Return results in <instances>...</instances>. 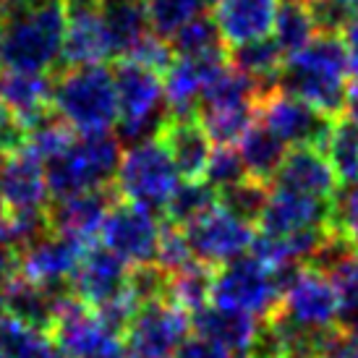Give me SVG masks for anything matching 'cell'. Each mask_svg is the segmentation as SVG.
<instances>
[{"instance_id": "cell-1", "label": "cell", "mask_w": 358, "mask_h": 358, "mask_svg": "<svg viewBox=\"0 0 358 358\" xmlns=\"http://www.w3.org/2000/svg\"><path fill=\"white\" fill-rule=\"evenodd\" d=\"M66 10L60 0H8L0 24V69L48 73L63 55Z\"/></svg>"}, {"instance_id": "cell-2", "label": "cell", "mask_w": 358, "mask_h": 358, "mask_svg": "<svg viewBox=\"0 0 358 358\" xmlns=\"http://www.w3.org/2000/svg\"><path fill=\"white\" fill-rule=\"evenodd\" d=\"M350 87V60L340 34H317L306 48L285 58L278 90L308 102L311 108L338 118L345 110Z\"/></svg>"}, {"instance_id": "cell-3", "label": "cell", "mask_w": 358, "mask_h": 358, "mask_svg": "<svg viewBox=\"0 0 358 358\" xmlns=\"http://www.w3.org/2000/svg\"><path fill=\"white\" fill-rule=\"evenodd\" d=\"M52 113L73 134H108L118 123L113 71L105 63L66 69L52 81Z\"/></svg>"}, {"instance_id": "cell-4", "label": "cell", "mask_w": 358, "mask_h": 358, "mask_svg": "<svg viewBox=\"0 0 358 358\" xmlns=\"http://www.w3.org/2000/svg\"><path fill=\"white\" fill-rule=\"evenodd\" d=\"M120 139L113 134H79L58 157L45 162L52 199L108 189L120 165Z\"/></svg>"}, {"instance_id": "cell-5", "label": "cell", "mask_w": 358, "mask_h": 358, "mask_svg": "<svg viewBox=\"0 0 358 358\" xmlns=\"http://www.w3.org/2000/svg\"><path fill=\"white\" fill-rule=\"evenodd\" d=\"M115 76V97H118V134L129 144L155 139L170 118L162 73L144 69L134 60H120Z\"/></svg>"}, {"instance_id": "cell-6", "label": "cell", "mask_w": 358, "mask_h": 358, "mask_svg": "<svg viewBox=\"0 0 358 358\" xmlns=\"http://www.w3.org/2000/svg\"><path fill=\"white\" fill-rule=\"evenodd\" d=\"M178 183V168L170 157L168 147L157 136L129 144V150L120 155L115 194L126 201L150 209H165Z\"/></svg>"}, {"instance_id": "cell-7", "label": "cell", "mask_w": 358, "mask_h": 358, "mask_svg": "<svg viewBox=\"0 0 358 358\" xmlns=\"http://www.w3.org/2000/svg\"><path fill=\"white\" fill-rule=\"evenodd\" d=\"M280 280L254 254L220 264L212 275V306L241 311L249 317H269L280 303Z\"/></svg>"}, {"instance_id": "cell-8", "label": "cell", "mask_w": 358, "mask_h": 358, "mask_svg": "<svg viewBox=\"0 0 358 358\" xmlns=\"http://www.w3.org/2000/svg\"><path fill=\"white\" fill-rule=\"evenodd\" d=\"M338 314L340 296L332 278L314 267H299L282 282L280 303L269 317L311 332H329L338 329Z\"/></svg>"}, {"instance_id": "cell-9", "label": "cell", "mask_w": 358, "mask_h": 358, "mask_svg": "<svg viewBox=\"0 0 358 358\" xmlns=\"http://www.w3.org/2000/svg\"><path fill=\"white\" fill-rule=\"evenodd\" d=\"M191 317L173 301H152L139 306L123 343L131 358H176L178 348L189 340Z\"/></svg>"}, {"instance_id": "cell-10", "label": "cell", "mask_w": 358, "mask_h": 358, "mask_svg": "<svg viewBox=\"0 0 358 358\" xmlns=\"http://www.w3.org/2000/svg\"><path fill=\"white\" fill-rule=\"evenodd\" d=\"M329 118L308 102L293 97L288 92L275 90L259 100L257 123H262L269 134H275L285 147H319L327 139L332 123Z\"/></svg>"}, {"instance_id": "cell-11", "label": "cell", "mask_w": 358, "mask_h": 358, "mask_svg": "<svg viewBox=\"0 0 358 358\" xmlns=\"http://www.w3.org/2000/svg\"><path fill=\"white\" fill-rule=\"evenodd\" d=\"M183 233L189 238L194 259L207 267H215V264L220 267L249 254L251 243L257 238L251 222L241 220L238 215H233L220 204H215L194 222L183 225Z\"/></svg>"}, {"instance_id": "cell-12", "label": "cell", "mask_w": 358, "mask_h": 358, "mask_svg": "<svg viewBox=\"0 0 358 358\" xmlns=\"http://www.w3.org/2000/svg\"><path fill=\"white\" fill-rule=\"evenodd\" d=\"M159 230H162V222L157 220L155 209L115 199L100 236L113 254H118L126 264L136 267V264L155 262Z\"/></svg>"}, {"instance_id": "cell-13", "label": "cell", "mask_w": 358, "mask_h": 358, "mask_svg": "<svg viewBox=\"0 0 358 358\" xmlns=\"http://www.w3.org/2000/svg\"><path fill=\"white\" fill-rule=\"evenodd\" d=\"M81 254L84 246L50 230L19 249V275L34 285L58 290L63 288V282H71Z\"/></svg>"}, {"instance_id": "cell-14", "label": "cell", "mask_w": 358, "mask_h": 358, "mask_svg": "<svg viewBox=\"0 0 358 358\" xmlns=\"http://www.w3.org/2000/svg\"><path fill=\"white\" fill-rule=\"evenodd\" d=\"M115 199H118V194L110 189H97L87 191V194H76V196H66V199H55L52 204H48L50 230L76 241L79 246L87 249L102 233L105 217H108L110 207L115 204Z\"/></svg>"}, {"instance_id": "cell-15", "label": "cell", "mask_w": 358, "mask_h": 358, "mask_svg": "<svg viewBox=\"0 0 358 358\" xmlns=\"http://www.w3.org/2000/svg\"><path fill=\"white\" fill-rule=\"evenodd\" d=\"M228 66V52L220 55H178L162 73V90L170 115H194L209 81Z\"/></svg>"}, {"instance_id": "cell-16", "label": "cell", "mask_w": 358, "mask_h": 358, "mask_svg": "<svg viewBox=\"0 0 358 358\" xmlns=\"http://www.w3.org/2000/svg\"><path fill=\"white\" fill-rule=\"evenodd\" d=\"M129 288V264L108 246H87L71 278V293L97 308Z\"/></svg>"}, {"instance_id": "cell-17", "label": "cell", "mask_w": 358, "mask_h": 358, "mask_svg": "<svg viewBox=\"0 0 358 358\" xmlns=\"http://www.w3.org/2000/svg\"><path fill=\"white\" fill-rule=\"evenodd\" d=\"M272 186L293 191V194H303V196H314V199L335 201L340 180L329 165L327 155L319 147H293L285 152V157L272 178Z\"/></svg>"}, {"instance_id": "cell-18", "label": "cell", "mask_w": 358, "mask_h": 358, "mask_svg": "<svg viewBox=\"0 0 358 358\" xmlns=\"http://www.w3.org/2000/svg\"><path fill=\"white\" fill-rule=\"evenodd\" d=\"M329 220H332V201L272 186L257 222L262 236H290L306 228L329 225Z\"/></svg>"}, {"instance_id": "cell-19", "label": "cell", "mask_w": 358, "mask_h": 358, "mask_svg": "<svg viewBox=\"0 0 358 358\" xmlns=\"http://www.w3.org/2000/svg\"><path fill=\"white\" fill-rule=\"evenodd\" d=\"M191 327L199 338L215 343L230 358H249L262 335V322L257 317L212 303L191 317Z\"/></svg>"}, {"instance_id": "cell-20", "label": "cell", "mask_w": 358, "mask_h": 358, "mask_svg": "<svg viewBox=\"0 0 358 358\" xmlns=\"http://www.w3.org/2000/svg\"><path fill=\"white\" fill-rule=\"evenodd\" d=\"M0 199L8 212L48 209L50 189L45 165L29 150H19L3 159L0 168Z\"/></svg>"}, {"instance_id": "cell-21", "label": "cell", "mask_w": 358, "mask_h": 358, "mask_svg": "<svg viewBox=\"0 0 358 358\" xmlns=\"http://www.w3.org/2000/svg\"><path fill=\"white\" fill-rule=\"evenodd\" d=\"M157 139L168 147L180 178H204V170H207V162L212 157L215 144H212L209 134L201 126V120L196 118V113L194 115H170Z\"/></svg>"}, {"instance_id": "cell-22", "label": "cell", "mask_w": 358, "mask_h": 358, "mask_svg": "<svg viewBox=\"0 0 358 358\" xmlns=\"http://www.w3.org/2000/svg\"><path fill=\"white\" fill-rule=\"evenodd\" d=\"M280 0H217L215 24L230 48L264 40L275 29Z\"/></svg>"}, {"instance_id": "cell-23", "label": "cell", "mask_w": 358, "mask_h": 358, "mask_svg": "<svg viewBox=\"0 0 358 358\" xmlns=\"http://www.w3.org/2000/svg\"><path fill=\"white\" fill-rule=\"evenodd\" d=\"M0 100L29 131L52 115V79L48 73L6 71L0 79Z\"/></svg>"}, {"instance_id": "cell-24", "label": "cell", "mask_w": 358, "mask_h": 358, "mask_svg": "<svg viewBox=\"0 0 358 358\" xmlns=\"http://www.w3.org/2000/svg\"><path fill=\"white\" fill-rule=\"evenodd\" d=\"M66 40H63V55L60 60L69 69L79 66H102L105 60L113 58V45H110L108 29L102 24L100 10L94 13H76L66 16Z\"/></svg>"}, {"instance_id": "cell-25", "label": "cell", "mask_w": 358, "mask_h": 358, "mask_svg": "<svg viewBox=\"0 0 358 358\" xmlns=\"http://www.w3.org/2000/svg\"><path fill=\"white\" fill-rule=\"evenodd\" d=\"M100 16L113 45V58L123 60L152 31L147 0H102Z\"/></svg>"}, {"instance_id": "cell-26", "label": "cell", "mask_w": 358, "mask_h": 358, "mask_svg": "<svg viewBox=\"0 0 358 358\" xmlns=\"http://www.w3.org/2000/svg\"><path fill=\"white\" fill-rule=\"evenodd\" d=\"M0 293H3V308H6V314L10 319L50 332L55 303H58L63 290L42 288V285H34V282H29L21 275H13L0 288Z\"/></svg>"}, {"instance_id": "cell-27", "label": "cell", "mask_w": 358, "mask_h": 358, "mask_svg": "<svg viewBox=\"0 0 358 358\" xmlns=\"http://www.w3.org/2000/svg\"><path fill=\"white\" fill-rule=\"evenodd\" d=\"M236 150H238L241 162H243V168H246V176H249L251 180L267 186V183H272V178H275V173H278L280 162L285 157L288 147H285L275 134H269L262 123H254V126L241 136V141L236 144Z\"/></svg>"}, {"instance_id": "cell-28", "label": "cell", "mask_w": 358, "mask_h": 358, "mask_svg": "<svg viewBox=\"0 0 358 358\" xmlns=\"http://www.w3.org/2000/svg\"><path fill=\"white\" fill-rule=\"evenodd\" d=\"M230 66L238 69L241 73H246L249 79H254L264 92H275L280 81V71L285 63V55L278 48V42L272 40V34L264 40L246 42L233 48V52L228 55Z\"/></svg>"}, {"instance_id": "cell-29", "label": "cell", "mask_w": 358, "mask_h": 358, "mask_svg": "<svg viewBox=\"0 0 358 358\" xmlns=\"http://www.w3.org/2000/svg\"><path fill=\"white\" fill-rule=\"evenodd\" d=\"M319 34L317 24L311 19V10L303 0H282L272 29V40L278 42L282 55L288 58L301 48H306L308 42Z\"/></svg>"}, {"instance_id": "cell-30", "label": "cell", "mask_w": 358, "mask_h": 358, "mask_svg": "<svg viewBox=\"0 0 358 358\" xmlns=\"http://www.w3.org/2000/svg\"><path fill=\"white\" fill-rule=\"evenodd\" d=\"M212 275L215 269L194 259L191 264L170 275L168 299L178 308H183L189 317H194L212 301Z\"/></svg>"}, {"instance_id": "cell-31", "label": "cell", "mask_w": 358, "mask_h": 358, "mask_svg": "<svg viewBox=\"0 0 358 358\" xmlns=\"http://www.w3.org/2000/svg\"><path fill=\"white\" fill-rule=\"evenodd\" d=\"M329 165L338 180L356 183L358 180V126L348 118H338L329 129L327 139L322 144Z\"/></svg>"}, {"instance_id": "cell-32", "label": "cell", "mask_w": 358, "mask_h": 358, "mask_svg": "<svg viewBox=\"0 0 358 358\" xmlns=\"http://www.w3.org/2000/svg\"><path fill=\"white\" fill-rule=\"evenodd\" d=\"M217 204V191L209 186L204 178L196 180H183L178 183V189L173 191L170 201L165 204V215L173 225H189L196 217H201L204 212Z\"/></svg>"}, {"instance_id": "cell-33", "label": "cell", "mask_w": 358, "mask_h": 358, "mask_svg": "<svg viewBox=\"0 0 358 358\" xmlns=\"http://www.w3.org/2000/svg\"><path fill=\"white\" fill-rule=\"evenodd\" d=\"M168 42L173 52H178V55H220V52H225V42L220 37L217 24L204 13L186 21Z\"/></svg>"}, {"instance_id": "cell-34", "label": "cell", "mask_w": 358, "mask_h": 358, "mask_svg": "<svg viewBox=\"0 0 358 358\" xmlns=\"http://www.w3.org/2000/svg\"><path fill=\"white\" fill-rule=\"evenodd\" d=\"M150 3L152 31L170 40L186 21L201 16L209 6H217V0H147Z\"/></svg>"}, {"instance_id": "cell-35", "label": "cell", "mask_w": 358, "mask_h": 358, "mask_svg": "<svg viewBox=\"0 0 358 358\" xmlns=\"http://www.w3.org/2000/svg\"><path fill=\"white\" fill-rule=\"evenodd\" d=\"M73 136H76V134H73L60 118H55V113H52L50 118H45L42 123H37V126H31V129L27 131V144H24V150H29L31 155L45 165V162H50V159L58 157L60 152L73 141Z\"/></svg>"}, {"instance_id": "cell-36", "label": "cell", "mask_w": 358, "mask_h": 358, "mask_svg": "<svg viewBox=\"0 0 358 358\" xmlns=\"http://www.w3.org/2000/svg\"><path fill=\"white\" fill-rule=\"evenodd\" d=\"M267 186L264 183H257V180H241L230 189L217 191V204L225 207L228 212L238 215L241 220L246 222H257L262 209H264V201H267Z\"/></svg>"}, {"instance_id": "cell-37", "label": "cell", "mask_w": 358, "mask_h": 358, "mask_svg": "<svg viewBox=\"0 0 358 358\" xmlns=\"http://www.w3.org/2000/svg\"><path fill=\"white\" fill-rule=\"evenodd\" d=\"M194 262V251L189 246V238L180 225H173V222H165L162 230H159V241H157V251H155V264L159 269H165L168 275L183 269L186 264Z\"/></svg>"}, {"instance_id": "cell-38", "label": "cell", "mask_w": 358, "mask_h": 358, "mask_svg": "<svg viewBox=\"0 0 358 358\" xmlns=\"http://www.w3.org/2000/svg\"><path fill=\"white\" fill-rule=\"evenodd\" d=\"M246 168L241 162V155L236 147H215L212 150V157L207 162V170H204V180L215 191L230 189L241 180H246Z\"/></svg>"}, {"instance_id": "cell-39", "label": "cell", "mask_w": 358, "mask_h": 358, "mask_svg": "<svg viewBox=\"0 0 358 358\" xmlns=\"http://www.w3.org/2000/svg\"><path fill=\"white\" fill-rule=\"evenodd\" d=\"M129 290L131 296L139 301V306L152 301H168L170 275L157 264H136L134 272H129Z\"/></svg>"}, {"instance_id": "cell-40", "label": "cell", "mask_w": 358, "mask_h": 358, "mask_svg": "<svg viewBox=\"0 0 358 358\" xmlns=\"http://www.w3.org/2000/svg\"><path fill=\"white\" fill-rule=\"evenodd\" d=\"M319 34H338L358 16V0H303Z\"/></svg>"}, {"instance_id": "cell-41", "label": "cell", "mask_w": 358, "mask_h": 358, "mask_svg": "<svg viewBox=\"0 0 358 358\" xmlns=\"http://www.w3.org/2000/svg\"><path fill=\"white\" fill-rule=\"evenodd\" d=\"M329 225L340 233H345L353 243H358V180L345 183V189L338 191V196L332 201Z\"/></svg>"}, {"instance_id": "cell-42", "label": "cell", "mask_w": 358, "mask_h": 358, "mask_svg": "<svg viewBox=\"0 0 358 358\" xmlns=\"http://www.w3.org/2000/svg\"><path fill=\"white\" fill-rule=\"evenodd\" d=\"M123 60H134V63H139V66H144V69L165 73V69L173 63V48H170V42L165 40V37H159V34L150 31V34H147V37H144V40H141Z\"/></svg>"}, {"instance_id": "cell-43", "label": "cell", "mask_w": 358, "mask_h": 358, "mask_svg": "<svg viewBox=\"0 0 358 358\" xmlns=\"http://www.w3.org/2000/svg\"><path fill=\"white\" fill-rule=\"evenodd\" d=\"M27 144V129L10 110L0 105V155H13V152L24 150Z\"/></svg>"}, {"instance_id": "cell-44", "label": "cell", "mask_w": 358, "mask_h": 358, "mask_svg": "<svg viewBox=\"0 0 358 358\" xmlns=\"http://www.w3.org/2000/svg\"><path fill=\"white\" fill-rule=\"evenodd\" d=\"M319 358H358V332L332 329Z\"/></svg>"}, {"instance_id": "cell-45", "label": "cell", "mask_w": 358, "mask_h": 358, "mask_svg": "<svg viewBox=\"0 0 358 358\" xmlns=\"http://www.w3.org/2000/svg\"><path fill=\"white\" fill-rule=\"evenodd\" d=\"M176 358H230V356L222 348H217L215 343H209V340L194 335V338H189L180 345Z\"/></svg>"}, {"instance_id": "cell-46", "label": "cell", "mask_w": 358, "mask_h": 358, "mask_svg": "<svg viewBox=\"0 0 358 358\" xmlns=\"http://www.w3.org/2000/svg\"><path fill=\"white\" fill-rule=\"evenodd\" d=\"M81 358H131L129 350H126V343L120 335H113L105 343H100L97 348H92L90 353H84Z\"/></svg>"}, {"instance_id": "cell-47", "label": "cell", "mask_w": 358, "mask_h": 358, "mask_svg": "<svg viewBox=\"0 0 358 358\" xmlns=\"http://www.w3.org/2000/svg\"><path fill=\"white\" fill-rule=\"evenodd\" d=\"M343 31H345V50H348L350 60V73H356L358 79V16H353Z\"/></svg>"}, {"instance_id": "cell-48", "label": "cell", "mask_w": 358, "mask_h": 358, "mask_svg": "<svg viewBox=\"0 0 358 358\" xmlns=\"http://www.w3.org/2000/svg\"><path fill=\"white\" fill-rule=\"evenodd\" d=\"M343 113H345V118L353 120L358 126V79L348 87V97H345V110Z\"/></svg>"}, {"instance_id": "cell-49", "label": "cell", "mask_w": 358, "mask_h": 358, "mask_svg": "<svg viewBox=\"0 0 358 358\" xmlns=\"http://www.w3.org/2000/svg\"><path fill=\"white\" fill-rule=\"evenodd\" d=\"M6 10H8V0H0V24L6 19Z\"/></svg>"}, {"instance_id": "cell-50", "label": "cell", "mask_w": 358, "mask_h": 358, "mask_svg": "<svg viewBox=\"0 0 358 358\" xmlns=\"http://www.w3.org/2000/svg\"><path fill=\"white\" fill-rule=\"evenodd\" d=\"M249 358H280V356H272V353H251Z\"/></svg>"}, {"instance_id": "cell-51", "label": "cell", "mask_w": 358, "mask_h": 358, "mask_svg": "<svg viewBox=\"0 0 358 358\" xmlns=\"http://www.w3.org/2000/svg\"><path fill=\"white\" fill-rule=\"evenodd\" d=\"M350 267H353V275H356V280H358V251H356V257H353V264H350Z\"/></svg>"}, {"instance_id": "cell-52", "label": "cell", "mask_w": 358, "mask_h": 358, "mask_svg": "<svg viewBox=\"0 0 358 358\" xmlns=\"http://www.w3.org/2000/svg\"><path fill=\"white\" fill-rule=\"evenodd\" d=\"M3 314H6V308H3V293H0V319H3Z\"/></svg>"}]
</instances>
